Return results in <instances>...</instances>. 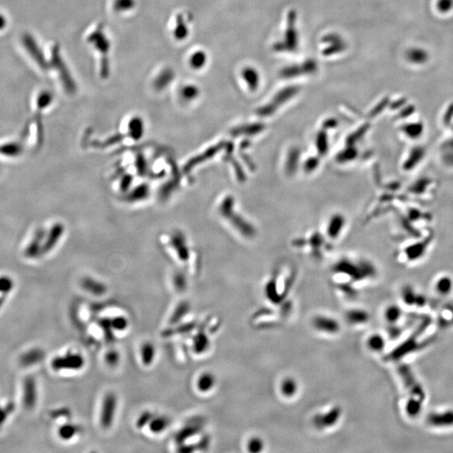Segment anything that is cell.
<instances>
[{
  "instance_id": "1",
  "label": "cell",
  "mask_w": 453,
  "mask_h": 453,
  "mask_svg": "<svg viewBox=\"0 0 453 453\" xmlns=\"http://www.w3.org/2000/svg\"><path fill=\"white\" fill-rule=\"evenodd\" d=\"M21 43L24 48L26 50L28 55H30L36 65H38L42 69H46L49 64L45 58V55L42 52V50L37 43L35 38L31 34L26 33L21 37Z\"/></svg>"
},
{
  "instance_id": "2",
  "label": "cell",
  "mask_w": 453,
  "mask_h": 453,
  "mask_svg": "<svg viewBox=\"0 0 453 453\" xmlns=\"http://www.w3.org/2000/svg\"><path fill=\"white\" fill-rule=\"evenodd\" d=\"M313 327L321 333L333 335L340 331V323L336 318L329 316L318 315L313 318Z\"/></svg>"
},
{
  "instance_id": "3",
  "label": "cell",
  "mask_w": 453,
  "mask_h": 453,
  "mask_svg": "<svg viewBox=\"0 0 453 453\" xmlns=\"http://www.w3.org/2000/svg\"><path fill=\"white\" fill-rule=\"evenodd\" d=\"M294 12H291L289 15V22H288L287 30L285 33V39L280 44L274 46L275 50H294L297 48L298 37H297V30L294 27Z\"/></svg>"
},
{
  "instance_id": "4",
  "label": "cell",
  "mask_w": 453,
  "mask_h": 453,
  "mask_svg": "<svg viewBox=\"0 0 453 453\" xmlns=\"http://www.w3.org/2000/svg\"><path fill=\"white\" fill-rule=\"evenodd\" d=\"M51 65L55 67V69L59 71L61 81L63 82V85L66 88H69L74 87V83L69 71L67 69L65 63H63V58L61 56L59 49L55 48L52 51V57H51Z\"/></svg>"
},
{
  "instance_id": "5",
  "label": "cell",
  "mask_w": 453,
  "mask_h": 453,
  "mask_svg": "<svg viewBox=\"0 0 453 453\" xmlns=\"http://www.w3.org/2000/svg\"><path fill=\"white\" fill-rule=\"evenodd\" d=\"M88 42L94 46L95 49L104 56V59L106 61L107 55L110 49V43L104 30H102L101 28L97 27L93 32L90 34L88 36Z\"/></svg>"
},
{
  "instance_id": "6",
  "label": "cell",
  "mask_w": 453,
  "mask_h": 453,
  "mask_svg": "<svg viewBox=\"0 0 453 453\" xmlns=\"http://www.w3.org/2000/svg\"><path fill=\"white\" fill-rule=\"evenodd\" d=\"M115 411V398L113 396H109L105 400L104 407L102 410L101 421L104 427H108L113 421Z\"/></svg>"
},
{
  "instance_id": "7",
  "label": "cell",
  "mask_w": 453,
  "mask_h": 453,
  "mask_svg": "<svg viewBox=\"0 0 453 453\" xmlns=\"http://www.w3.org/2000/svg\"><path fill=\"white\" fill-rule=\"evenodd\" d=\"M317 70V65L314 62H308L306 65H303L302 67L298 66H294V67H288L282 71L281 75L285 76L286 78H289L290 76H298L304 73H311L313 71Z\"/></svg>"
},
{
  "instance_id": "8",
  "label": "cell",
  "mask_w": 453,
  "mask_h": 453,
  "mask_svg": "<svg viewBox=\"0 0 453 453\" xmlns=\"http://www.w3.org/2000/svg\"><path fill=\"white\" fill-rule=\"evenodd\" d=\"M299 390V386L297 380L294 378H285L281 381L280 385V392L285 398H293L297 396V392Z\"/></svg>"
},
{
  "instance_id": "9",
  "label": "cell",
  "mask_w": 453,
  "mask_h": 453,
  "mask_svg": "<svg viewBox=\"0 0 453 453\" xmlns=\"http://www.w3.org/2000/svg\"><path fill=\"white\" fill-rule=\"evenodd\" d=\"M327 414L318 415L316 417L315 423L318 427H330L338 421L340 416V411L338 409H333L327 412Z\"/></svg>"
},
{
  "instance_id": "10",
  "label": "cell",
  "mask_w": 453,
  "mask_h": 453,
  "mask_svg": "<svg viewBox=\"0 0 453 453\" xmlns=\"http://www.w3.org/2000/svg\"><path fill=\"white\" fill-rule=\"evenodd\" d=\"M406 59L414 64H424L429 59V54L424 49L414 47L408 50L405 54Z\"/></svg>"
},
{
  "instance_id": "11",
  "label": "cell",
  "mask_w": 453,
  "mask_h": 453,
  "mask_svg": "<svg viewBox=\"0 0 453 453\" xmlns=\"http://www.w3.org/2000/svg\"><path fill=\"white\" fill-rule=\"evenodd\" d=\"M385 344H386V342H385L384 337L378 333L370 335L366 342V345L368 347V349L370 350L371 352H376V353L384 351Z\"/></svg>"
},
{
  "instance_id": "12",
  "label": "cell",
  "mask_w": 453,
  "mask_h": 453,
  "mask_svg": "<svg viewBox=\"0 0 453 453\" xmlns=\"http://www.w3.org/2000/svg\"><path fill=\"white\" fill-rule=\"evenodd\" d=\"M346 318L349 323L354 325L362 324V323L367 322L368 319V315L365 311L356 310V309L347 311Z\"/></svg>"
},
{
  "instance_id": "13",
  "label": "cell",
  "mask_w": 453,
  "mask_h": 453,
  "mask_svg": "<svg viewBox=\"0 0 453 453\" xmlns=\"http://www.w3.org/2000/svg\"><path fill=\"white\" fill-rule=\"evenodd\" d=\"M188 34V28L187 22L182 15H179L175 21V27L174 29V35L175 39L183 40L187 37Z\"/></svg>"
},
{
  "instance_id": "14",
  "label": "cell",
  "mask_w": 453,
  "mask_h": 453,
  "mask_svg": "<svg viewBox=\"0 0 453 453\" xmlns=\"http://www.w3.org/2000/svg\"><path fill=\"white\" fill-rule=\"evenodd\" d=\"M215 383H216V380H215L213 375L211 373H204L199 378L198 387L201 391L207 392L213 388Z\"/></svg>"
},
{
  "instance_id": "15",
  "label": "cell",
  "mask_w": 453,
  "mask_h": 453,
  "mask_svg": "<svg viewBox=\"0 0 453 453\" xmlns=\"http://www.w3.org/2000/svg\"><path fill=\"white\" fill-rule=\"evenodd\" d=\"M243 77L245 79L251 89H256L260 82L257 71L253 68H246L243 71Z\"/></svg>"
},
{
  "instance_id": "16",
  "label": "cell",
  "mask_w": 453,
  "mask_h": 453,
  "mask_svg": "<svg viewBox=\"0 0 453 453\" xmlns=\"http://www.w3.org/2000/svg\"><path fill=\"white\" fill-rule=\"evenodd\" d=\"M435 290L437 294L441 296H448L451 294L452 290V285L449 278H442L438 280L435 285Z\"/></svg>"
},
{
  "instance_id": "17",
  "label": "cell",
  "mask_w": 453,
  "mask_h": 453,
  "mask_svg": "<svg viewBox=\"0 0 453 453\" xmlns=\"http://www.w3.org/2000/svg\"><path fill=\"white\" fill-rule=\"evenodd\" d=\"M247 450L252 453L261 452L265 450V442L260 437H251L247 442Z\"/></svg>"
},
{
  "instance_id": "18",
  "label": "cell",
  "mask_w": 453,
  "mask_h": 453,
  "mask_svg": "<svg viewBox=\"0 0 453 453\" xmlns=\"http://www.w3.org/2000/svg\"><path fill=\"white\" fill-rule=\"evenodd\" d=\"M402 313L398 306H391L387 307L384 311V319L389 323H396L401 318Z\"/></svg>"
},
{
  "instance_id": "19",
  "label": "cell",
  "mask_w": 453,
  "mask_h": 453,
  "mask_svg": "<svg viewBox=\"0 0 453 453\" xmlns=\"http://www.w3.org/2000/svg\"><path fill=\"white\" fill-rule=\"evenodd\" d=\"M207 61V55L203 51H196L195 53L192 54L190 57L189 63L191 65V67H193L195 69H199L204 66Z\"/></svg>"
},
{
  "instance_id": "20",
  "label": "cell",
  "mask_w": 453,
  "mask_h": 453,
  "mask_svg": "<svg viewBox=\"0 0 453 453\" xmlns=\"http://www.w3.org/2000/svg\"><path fill=\"white\" fill-rule=\"evenodd\" d=\"M135 5L134 0H114V9L116 11H129Z\"/></svg>"
},
{
  "instance_id": "21",
  "label": "cell",
  "mask_w": 453,
  "mask_h": 453,
  "mask_svg": "<svg viewBox=\"0 0 453 453\" xmlns=\"http://www.w3.org/2000/svg\"><path fill=\"white\" fill-rule=\"evenodd\" d=\"M172 71H170V70H166L160 74L159 77H157L156 80L154 82V84H156L157 86H166L170 83V81H172Z\"/></svg>"
},
{
  "instance_id": "22",
  "label": "cell",
  "mask_w": 453,
  "mask_h": 453,
  "mask_svg": "<svg viewBox=\"0 0 453 453\" xmlns=\"http://www.w3.org/2000/svg\"><path fill=\"white\" fill-rule=\"evenodd\" d=\"M0 152L8 155H18L21 152V148L18 144H9L3 146Z\"/></svg>"
},
{
  "instance_id": "23",
  "label": "cell",
  "mask_w": 453,
  "mask_h": 453,
  "mask_svg": "<svg viewBox=\"0 0 453 453\" xmlns=\"http://www.w3.org/2000/svg\"><path fill=\"white\" fill-rule=\"evenodd\" d=\"M437 8L442 14L448 13L452 9L453 0H437Z\"/></svg>"
},
{
  "instance_id": "24",
  "label": "cell",
  "mask_w": 453,
  "mask_h": 453,
  "mask_svg": "<svg viewBox=\"0 0 453 453\" xmlns=\"http://www.w3.org/2000/svg\"><path fill=\"white\" fill-rule=\"evenodd\" d=\"M51 99H52L51 93L47 92V91H44V92H42V93L39 95V99H38V105H39V107H41V108H45V107L48 105L50 101H51Z\"/></svg>"
},
{
  "instance_id": "25",
  "label": "cell",
  "mask_w": 453,
  "mask_h": 453,
  "mask_svg": "<svg viewBox=\"0 0 453 453\" xmlns=\"http://www.w3.org/2000/svg\"><path fill=\"white\" fill-rule=\"evenodd\" d=\"M414 111L415 107L412 106V105H409V106L406 107L405 109H403V111H401L400 116L402 117H408V116H409L410 114L414 113Z\"/></svg>"
},
{
  "instance_id": "26",
  "label": "cell",
  "mask_w": 453,
  "mask_h": 453,
  "mask_svg": "<svg viewBox=\"0 0 453 453\" xmlns=\"http://www.w3.org/2000/svg\"><path fill=\"white\" fill-rule=\"evenodd\" d=\"M453 117V104H451L449 107L448 109L446 111V114H445L444 120L445 122L448 123L451 121V119Z\"/></svg>"
},
{
  "instance_id": "27",
  "label": "cell",
  "mask_w": 453,
  "mask_h": 453,
  "mask_svg": "<svg viewBox=\"0 0 453 453\" xmlns=\"http://www.w3.org/2000/svg\"><path fill=\"white\" fill-rule=\"evenodd\" d=\"M407 102V100L405 99H400L397 101L393 102V104H391V108H393V109H396V108H400V107L403 106L404 104H405Z\"/></svg>"
},
{
  "instance_id": "28",
  "label": "cell",
  "mask_w": 453,
  "mask_h": 453,
  "mask_svg": "<svg viewBox=\"0 0 453 453\" xmlns=\"http://www.w3.org/2000/svg\"><path fill=\"white\" fill-rule=\"evenodd\" d=\"M8 21L6 17L4 14H0V31H3L5 28L7 27Z\"/></svg>"
}]
</instances>
